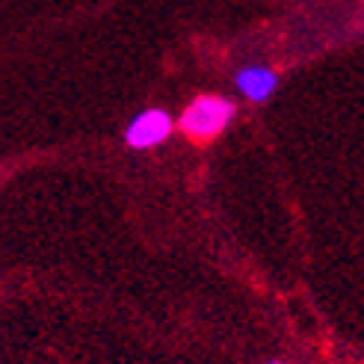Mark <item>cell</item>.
Masks as SVG:
<instances>
[{
	"instance_id": "3",
	"label": "cell",
	"mask_w": 364,
	"mask_h": 364,
	"mask_svg": "<svg viewBox=\"0 0 364 364\" xmlns=\"http://www.w3.org/2000/svg\"><path fill=\"white\" fill-rule=\"evenodd\" d=\"M234 83H237L240 95H243L246 101L264 104V101H269L272 95H276L279 75H276V68H269V65H246V68L237 71Z\"/></svg>"
},
{
	"instance_id": "4",
	"label": "cell",
	"mask_w": 364,
	"mask_h": 364,
	"mask_svg": "<svg viewBox=\"0 0 364 364\" xmlns=\"http://www.w3.org/2000/svg\"><path fill=\"white\" fill-rule=\"evenodd\" d=\"M267 364H284V361H267Z\"/></svg>"
},
{
	"instance_id": "2",
	"label": "cell",
	"mask_w": 364,
	"mask_h": 364,
	"mask_svg": "<svg viewBox=\"0 0 364 364\" xmlns=\"http://www.w3.org/2000/svg\"><path fill=\"white\" fill-rule=\"evenodd\" d=\"M172 131H178V122L166 113L160 110V107H149V110L136 113L131 122L124 127V142L131 145L134 151H149V149H157L163 145Z\"/></svg>"
},
{
	"instance_id": "1",
	"label": "cell",
	"mask_w": 364,
	"mask_h": 364,
	"mask_svg": "<svg viewBox=\"0 0 364 364\" xmlns=\"http://www.w3.org/2000/svg\"><path fill=\"white\" fill-rule=\"evenodd\" d=\"M234 116H237V104L225 95H196L178 116V131L190 142H210L223 136Z\"/></svg>"
}]
</instances>
